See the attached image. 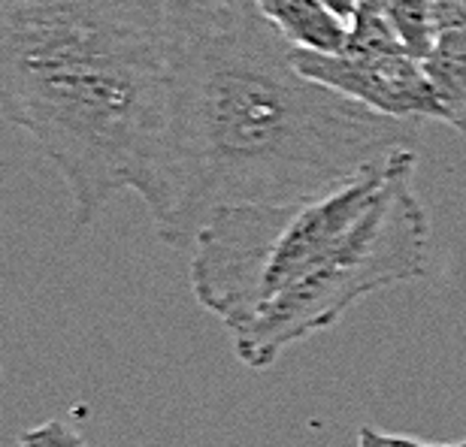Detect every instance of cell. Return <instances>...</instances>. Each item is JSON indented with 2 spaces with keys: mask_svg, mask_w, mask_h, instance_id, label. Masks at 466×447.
Here are the masks:
<instances>
[{
  "mask_svg": "<svg viewBox=\"0 0 466 447\" xmlns=\"http://www.w3.org/2000/svg\"><path fill=\"white\" fill-rule=\"evenodd\" d=\"M376 4L403 45L424 61L436 43V25H433V0H367Z\"/></svg>",
  "mask_w": 466,
  "mask_h": 447,
  "instance_id": "8",
  "label": "cell"
},
{
  "mask_svg": "<svg viewBox=\"0 0 466 447\" xmlns=\"http://www.w3.org/2000/svg\"><path fill=\"white\" fill-rule=\"evenodd\" d=\"M0 4H9V0H0Z\"/></svg>",
  "mask_w": 466,
  "mask_h": 447,
  "instance_id": "13",
  "label": "cell"
},
{
  "mask_svg": "<svg viewBox=\"0 0 466 447\" xmlns=\"http://www.w3.org/2000/svg\"><path fill=\"white\" fill-rule=\"evenodd\" d=\"M264 18L294 49L337 55L346 49L349 22L324 0H255Z\"/></svg>",
  "mask_w": 466,
  "mask_h": 447,
  "instance_id": "6",
  "label": "cell"
},
{
  "mask_svg": "<svg viewBox=\"0 0 466 447\" xmlns=\"http://www.w3.org/2000/svg\"><path fill=\"white\" fill-rule=\"evenodd\" d=\"M354 447H466V439L458 444H427V442L409 439V435H394V432L372 430V426H360Z\"/></svg>",
  "mask_w": 466,
  "mask_h": 447,
  "instance_id": "10",
  "label": "cell"
},
{
  "mask_svg": "<svg viewBox=\"0 0 466 447\" xmlns=\"http://www.w3.org/2000/svg\"><path fill=\"white\" fill-rule=\"evenodd\" d=\"M164 6L167 112L139 191L164 245L191 248L218 209L321 200L415 152V121L306 79L255 0Z\"/></svg>",
  "mask_w": 466,
  "mask_h": 447,
  "instance_id": "1",
  "label": "cell"
},
{
  "mask_svg": "<svg viewBox=\"0 0 466 447\" xmlns=\"http://www.w3.org/2000/svg\"><path fill=\"white\" fill-rule=\"evenodd\" d=\"M403 154L409 152L321 200L218 209L191 245L198 303L221 318L228 333L251 323L354 227Z\"/></svg>",
  "mask_w": 466,
  "mask_h": 447,
  "instance_id": "3",
  "label": "cell"
},
{
  "mask_svg": "<svg viewBox=\"0 0 466 447\" xmlns=\"http://www.w3.org/2000/svg\"><path fill=\"white\" fill-rule=\"evenodd\" d=\"M421 64L445 121L466 134V31L436 34L433 49Z\"/></svg>",
  "mask_w": 466,
  "mask_h": 447,
  "instance_id": "7",
  "label": "cell"
},
{
  "mask_svg": "<svg viewBox=\"0 0 466 447\" xmlns=\"http://www.w3.org/2000/svg\"><path fill=\"white\" fill-rule=\"evenodd\" d=\"M436 34L466 31V0H433Z\"/></svg>",
  "mask_w": 466,
  "mask_h": 447,
  "instance_id": "11",
  "label": "cell"
},
{
  "mask_svg": "<svg viewBox=\"0 0 466 447\" xmlns=\"http://www.w3.org/2000/svg\"><path fill=\"white\" fill-rule=\"evenodd\" d=\"M18 447H88V442L70 421L52 417L18 435Z\"/></svg>",
  "mask_w": 466,
  "mask_h": 447,
  "instance_id": "9",
  "label": "cell"
},
{
  "mask_svg": "<svg viewBox=\"0 0 466 447\" xmlns=\"http://www.w3.org/2000/svg\"><path fill=\"white\" fill-rule=\"evenodd\" d=\"M294 67L306 79L388 118L445 121L424 64L406 49L376 4H363L354 13L346 49L337 55L294 49Z\"/></svg>",
  "mask_w": 466,
  "mask_h": 447,
  "instance_id": "5",
  "label": "cell"
},
{
  "mask_svg": "<svg viewBox=\"0 0 466 447\" xmlns=\"http://www.w3.org/2000/svg\"><path fill=\"white\" fill-rule=\"evenodd\" d=\"M164 112V0L0 4V115L58 166L76 230L146 188Z\"/></svg>",
  "mask_w": 466,
  "mask_h": 447,
  "instance_id": "2",
  "label": "cell"
},
{
  "mask_svg": "<svg viewBox=\"0 0 466 447\" xmlns=\"http://www.w3.org/2000/svg\"><path fill=\"white\" fill-rule=\"evenodd\" d=\"M415 164V152L400 157L385 188L346 236L255 321L230 333L233 351L248 369L264 372L285 348L337 327L367 293L427 275L431 218L412 188Z\"/></svg>",
  "mask_w": 466,
  "mask_h": 447,
  "instance_id": "4",
  "label": "cell"
},
{
  "mask_svg": "<svg viewBox=\"0 0 466 447\" xmlns=\"http://www.w3.org/2000/svg\"><path fill=\"white\" fill-rule=\"evenodd\" d=\"M324 4H328L339 18H346V22H351V18H354V6L349 4V0H324Z\"/></svg>",
  "mask_w": 466,
  "mask_h": 447,
  "instance_id": "12",
  "label": "cell"
}]
</instances>
